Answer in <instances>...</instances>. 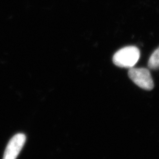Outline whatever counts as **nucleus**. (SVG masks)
<instances>
[{"instance_id":"3","label":"nucleus","mask_w":159,"mask_h":159,"mask_svg":"<svg viewBox=\"0 0 159 159\" xmlns=\"http://www.w3.org/2000/svg\"><path fill=\"white\" fill-rule=\"evenodd\" d=\"M26 141V136L18 133L12 137L8 143L4 154L3 159H16Z\"/></svg>"},{"instance_id":"4","label":"nucleus","mask_w":159,"mask_h":159,"mask_svg":"<svg viewBox=\"0 0 159 159\" xmlns=\"http://www.w3.org/2000/svg\"><path fill=\"white\" fill-rule=\"evenodd\" d=\"M148 67L152 70H159V47L154 51L148 61Z\"/></svg>"},{"instance_id":"1","label":"nucleus","mask_w":159,"mask_h":159,"mask_svg":"<svg viewBox=\"0 0 159 159\" xmlns=\"http://www.w3.org/2000/svg\"><path fill=\"white\" fill-rule=\"evenodd\" d=\"M140 55V51L136 47H125L114 54L113 61L117 67L121 68H132L139 61Z\"/></svg>"},{"instance_id":"2","label":"nucleus","mask_w":159,"mask_h":159,"mask_svg":"<svg viewBox=\"0 0 159 159\" xmlns=\"http://www.w3.org/2000/svg\"><path fill=\"white\" fill-rule=\"evenodd\" d=\"M128 75L133 83L143 89L152 90L153 89V80L150 71L147 68H129Z\"/></svg>"}]
</instances>
